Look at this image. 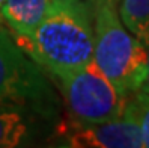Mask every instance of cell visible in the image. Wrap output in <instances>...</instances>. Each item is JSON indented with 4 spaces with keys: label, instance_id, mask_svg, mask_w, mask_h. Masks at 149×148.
I'll list each match as a JSON object with an SVG mask.
<instances>
[{
    "label": "cell",
    "instance_id": "6da1fadb",
    "mask_svg": "<svg viewBox=\"0 0 149 148\" xmlns=\"http://www.w3.org/2000/svg\"><path fill=\"white\" fill-rule=\"evenodd\" d=\"M93 18L81 0H51L33 35L17 42L51 76L78 69L93 59Z\"/></svg>",
    "mask_w": 149,
    "mask_h": 148
},
{
    "label": "cell",
    "instance_id": "7a4b0ae2",
    "mask_svg": "<svg viewBox=\"0 0 149 148\" xmlns=\"http://www.w3.org/2000/svg\"><path fill=\"white\" fill-rule=\"evenodd\" d=\"M93 18V60L124 95L140 89L148 71L146 47L125 29L116 3L91 2Z\"/></svg>",
    "mask_w": 149,
    "mask_h": 148
},
{
    "label": "cell",
    "instance_id": "3957f363",
    "mask_svg": "<svg viewBox=\"0 0 149 148\" xmlns=\"http://www.w3.org/2000/svg\"><path fill=\"white\" fill-rule=\"evenodd\" d=\"M51 77L60 89L68 118L93 124L124 116L130 95L119 92L93 59L78 69Z\"/></svg>",
    "mask_w": 149,
    "mask_h": 148
},
{
    "label": "cell",
    "instance_id": "277c9868",
    "mask_svg": "<svg viewBox=\"0 0 149 148\" xmlns=\"http://www.w3.org/2000/svg\"><path fill=\"white\" fill-rule=\"evenodd\" d=\"M53 94L39 65L26 56L0 21V103L32 107L50 118L56 112Z\"/></svg>",
    "mask_w": 149,
    "mask_h": 148
},
{
    "label": "cell",
    "instance_id": "5b68a950",
    "mask_svg": "<svg viewBox=\"0 0 149 148\" xmlns=\"http://www.w3.org/2000/svg\"><path fill=\"white\" fill-rule=\"evenodd\" d=\"M60 147L68 148H142L139 126L128 116L104 123H78L63 118L56 126Z\"/></svg>",
    "mask_w": 149,
    "mask_h": 148
},
{
    "label": "cell",
    "instance_id": "8992f818",
    "mask_svg": "<svg viewBox=\"0 0 149 148\" xmlns=\"http://www.w3.org/2000/svg\"><path fill=\"white\" fill-rule=\"evenodd\" d=\"M51 0H5L0 6L3 20L15 32L17 42L27 41L36 30Z\"/></svg>",
    "mask_w": 149,
    "mask_h": 148
},
{
    "label": "cell",
    "instance_id": "52a82bcc",
    "mask_svg": "<svg viewBox=\"0 0 149 148\" xmlns=\"http://www.w3.org/2000/svg\"><path fill=\"white\" fill-rule=\"evenodd\" d=\"M35 136V121L18 104L0 103V148L29 145Z\"/></svg>",
    "mask_w": 149,
    "mask_h": 148
},
{
    "label": "cell",
    "instance_id": "ba28073f",
    "mask_svg": "<svg viewBox=\"0 0 149 148\" xmlns=\"http://www.w3.org/2000/svg\"><path fill=\"white\" fill-rule=\"evenodd\" d=\"M119 17L125 27L143 44L149 41V0H122Z\"/></svg>",
    "mask_w": 149,
    "mask_h": 148
},
{
    "label": "cell",
    "instance_id": "9c48e42d",
    "mask_svg": "<svg viewBox=\"0 0 149 148\" xmlns=\"http://www.w3.org/2000/svg\"><path fill=\"white\" fill-rule=\"evenodd\" d=\"M124 115L139 126L143 147L149 148V95L142 91L130 94Z\"/></svg>",
    "mask_w": 149,
    "mask_h": 148
},
{
    "label": "cell",
    "instance_id": "30bf717a",
    "mask_svg": "<svg viewBox=\"0 0 149 148\" xmlns=\"http://www.w3.org/2000/svg\"><path fill=\"white\" fill-rule=\"evenodd\" d=\"M145 47H146V58H148V71H146V77H145V80H143L139 91H142V92L149 95V41L145 42Z\"/></svg>",
    "mask_w": 149,
    "mask_h": 148
},
{
    "label": "cell",
    "instance_id": "8fae6325",
    "mask_svg": "<svg viewBox=\"0 0 149 148\" xmlns=\"http://www.w3.org/2000/svg\"><path fill=\"white\" fill-rule=\"evenodd\" d=\"M91 2H100V0H91ZM106 2H111V3H118L119 0H106Z\"/></svg>",
    "mask_w": 149,
    "mask_h": 148
},
{
    "label": "cell",
    "instance_id": "7c38bea8",
    "mask_svg": "<svg viewBox=\"0 0 149 148\" xmlns=\"http://www.w3.org/2000/svg\"><path fill=\"white\" fill-rule=\"evenodd\" d=\"M3 3H5V0H0V6H2Z\"/></svg>",
    "mask_w": 149,
    "mask_h": 148
}]
</instances>
